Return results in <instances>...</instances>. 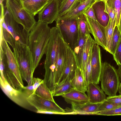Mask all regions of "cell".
I'll use <instances>...</instances> for the list:
<instances>
[{"label": "cell", "mask_w": 121, "mask_h": 121, "mask_svg": "<svg viewBox=\"0 0 121 121\" xmlns=\"http://www.w3.org/2000/svg\"><path fill=\"white\" fill-rule=\"evenodd\" d=\"M86 0H79L80 3Z\"/></svg>", "instance_id": "obj_46"}, {"label": "cell", "mask_w": 121, "mask_h": 121, "mask_svg": "<svg viewBox=\"0 0 121 121\" xmlns=\"http://www.w3.org/2000/svg\"><path fill=\"white\" fill-rule=\"evenodd\" d=\"M77 67L73 51L67 45L66 58L65 69L57 85H60L69 80H72Z\"/></svg>", "instance_id": "obj_14"}, {"label": "cell", "mask_w": 121, "mask_h": 121, "mask_svg": "<svg viewBox=\"0 0 121 121\" xmlns=\"http://www.w3.org/2000/svg\"><path fill=\"white\" fill-rule=\"evenodd\" d=\"M36 112L37 113L50 114H60V113L51 111H46L37 110Z\"/></svg>", "instance_id": "obj_41"}, {"label": "cell", "mask_w": 121, "mask_h": 121, "mask_svg": "<svg viewBox=\"0 0 121 121\" xmlns=\"http://www.w3.org/2000/svg\"><path fill=\"white\" fill-rule=\"evenodd\" d=\"M106 2L109 6L115 10L116 14L115 26H117L119 29L121 15V0H108Z\"/></svg>", "instance_id": "obj_27"}, {"label": "cell", "mask_w": 121, "mask_h": 121, "mask_svg": "<svg viewBox=\"0 0 121 121\" xmlns=\"http://www.w3.org/2000/svg\"><path fill=\"white\" fill-rule=\"evenodd\" d=\"M59 0H49L38 13V20L48 24L56 21L59 17Z\"/></svg>", "instance_id": "obj_12"}, {"label": "cell", "mask_w": 121, "mask_h": 121, "mask_svg": "<svg viewBox=\"0 0 121 121\" xmlns=\"http://www.w3.org/2000/svg\"><path fill=\"white\" fill-rule=\"evenodd\" d=\"M100 81L105 94L110 96L116 95L120 80L117 69L107 62L102 63Z\"/></svg>", "instance_id": "obj_6"}, {"label": "cell", "mask_w": 121, "mask_h": 121, "mask_svg": "<svg viewBox=\"0 0 121 121\" xmlns=\"http://www.w3.org/2000/svg\"><path fill=\"white\" fill-rule=\"evenodd\" d=\"M4 19L8 30L16 43L27 46L30 31L23 28L21 29L18 24L6 9L4 13Z\"/></svg>", "instance_id": "obj_9"}, {"label": "cell", "mask_w": 121, "mask_h": 121, "mask_svg": "<svg viewBox=\"0 0 121 121\" xmlns=\"http://www.w3.org/2000/svg\"><path fill=\"white\" fill-rule=\"evenodd\" d=\"M79 34L78 41L73 51L77 67L81 70L82 54L87 36H83L79 32Z\"/></svg>", "instance_id": "obj_21"}, {"label": "cell", "mask_w": 121, "mask_h": 121, "mask_svg": "<svg viewBox=\"0 0 121 121\" xmlns=\"http://www.w3.org/2000/svg\"><path fill=\"white\" fill-rule=\"evenodd\" d=\"M59 14L60 17L70 12L80 3L79 0H59Z\"/></svg>", "instance_id": "obj_24"}, {"label": "cell", "mask_w": 121, "mask_h": 121, "mask_svg": "<svg viewBox=\"0 0 121 121\" xmlns=\"http://www.w3.org/2000/svg\"><path fill=\"white\" fill-rule=\"evenodd\" d=\"M22 90L28 97L33 93V84L31 85H28L26 86H24L22 89Z\"/></svg>", "instance_id": "obj_40"}, {"label": "cell", "mask_w": 121, "mask_h": 121, "mask_svg": "<svg viewBox=\"0 0 121 121\" xmlns=\"http://www.w3.org/2000/svg\"><path fill=\"white\" fill-rule=\"evenodd\" d=\"M5 0H0V3H3Z\"/></svg>", "instance_id": "obj_47"}, {"label": "cell", "mask_w": 121, "mask_h": 121, "mask_svg": "<svg viewBox=\"0 0 121 121\" xmlns=\"http://www.w3.org/2000/svg\"><path fill=\"white\" fill-rule=\"evenodd\" d=\"M83 14L85 16L97 21L92 6L87 10Z\"/></svg>", "instance_id": "obj_39"}, {"label": "cell", "mask_w": 121, "mask_h": 121, "mask_svg": "<svg viewBox=\"0 0 121 121\" xmlns=\"http://www.w3.org/2000/svg\"><path fill=\"white\" fill-rule=\"evenodd\" d=\"M113 56L117 65L118 66H121V35L115 53Z\"/></svg>", "instance_id": "obj_34"}, {"label": "cell", "mask_w": 121, "mask_h": 121, "mask_svg": "<svg viewBox=\"0 0 121 121\" xmlns=\"http://www.w3.org/2000/svg\"><path fill=\"white\" fill-rule=\"evenodd\" d=\"M87 95L89 102L97 104L103 102L106 99V96L104 91L98 84L91 82L87 85Z\"/></svg>", "instance_id": "obj_16"}, {"label": "cell", "mask_w": 121, "mask_h": 121, "mask_svg": "<svg viewBox=\"0 0 121 121\" xmlns=\"http://www.w3.org/2000/svg\"><path fill=\"white\" fill-rule=\"evenodd\" d=\"M73 88L72 80H69L60 85H57L52 93V95L53 96H62Z\"/></svg>", "instance_id": "obj_28"}, {"label": "cell", "mask_w": 121, "mask_h": 121, "mask_svg": "<svg viewBox=\"0 0 121 121\" xmlns=\"http://www.w3.org/2000/svg\"><path fill=\"white\" fill-rule=\"evenodd\" d=\"M78 22L79 33L86 37L90 35L85 16L83 14L78 17Z\"/></svg>", "instance_id": "obj_30"}, {"label": "cell", "mask_w": 121, "mask_h": 121, "mask_svg": "<svg viewBox=\"0 0 121 121\" xmlns=\"http://www.w3.org/2000/svg\"><path fill=\"white\" fill-rule=\"evenodd\" d=\"M34 94L44 99L55 102L52 92L45 83L44 79L37 88Z\"/></svg>", "instance_id": "obj_26"}, {"label": "cell", "mask_w": 121, "mask_h": 121, "mask_svg": "<svg viewBox=\"0 0 121 121\" xmlns=\"http://www.w3.org/2000/svg\"><path fill=\"white\" fill-rule=\"evenodd\" d=\"M101 0H95L96 2L99 1Z\"/></svg>", "instance_id": "obj_49"}, {"label": "cell", "mask_w": 121, "mask_h": 121, "mask_svg": "<svg viewBox=\"0 0 121 121\" xmlns=\"http://www.w3.org/2000/svg\"><path fill=\"white\" fill-rule=\"evenodd\" d=\"M118 107L119 106L113 104L106 99L101 103L98 108V112L110 110Z\"/></svg>", "instance_id": "obj_35"}, {"label": "cell", "mask_w": 121, "mask_h": 121, "mask_svg": "<svg viewBox=\"0 0 121 121\" xmlns=\"http://www.w3.org/2000/svg\"><path fill=\"white\" fill-rule=\"evenodd\" d=\"M0 37L3 38L7 43H8L13 49L15 46L16 42L12 35L8 30L5 23L4 19V6L3 3L0 4Z\"/></svg>", "instance_id": "obj_18"}, {"label": "cell", "mask_w": 121, "mask_h": 121, "mask_svg": "<svg viewBox=\"0 0 121 121\" xmlns=\"http://www.w3.org/2000/svg\"><path fill=\"white\" fill-rule=\"evenodd\" d=\"M21 5H22L23 2L26 0H16Z\"/></svg>", "instance_id": "obj_44"}, {"label": "cell", "mask_w": 121, "mask_h": 121, "mask_svg": "<svg viewBox=\"0 0 121 121\" xmlns=\"http://www.w3.org/2000/svg\"><path fill=\"white\" fill-rule=\"evenodd\" d=\"M62 38L56 26L51 28L50 38L45 53L46 56L44 64L45 72L44 80L45 83L52 93L54 91L56 86V65Z\"/></svg>", "instance_id": "obj_1"}, {"label": "cell", "mask_w": 121, "mask_h": 121, "mask_svg": "<svg viewBox=\"0 0 121 121\" xmlns=\"http://www.w3.org/2000/svg\"><path fill=\"white\" fill-rule=\"evenodd\" d=\"M95 115L105 116L121 115V106L112 109L96 113Z\"/></svg>", "instance_id": "obj_33"}, {"label": "cell", "mask_w": 121, "mask_h": 121, "mask_svg": "<svg viewBox=\"0 0 121 121\" xmlns=\"http://www.w3.org/2000/svg\"><path fill=\"white\" fill-rule=\"evenodd\" d=\"M105 8L104 11L108 15L110 19L112 22H115L116 14L115 10L109 6L106 2H104Z\"/></svg>", "instance_id": "obj_36"}, {"label": "cell", "mask_w": 121, "mask_h": 121, "mask_svg": "<svg viewBox=\"0 0 121 121\" xmlns=\"http://www.w3.org/2000/svg\"><path fill=\"white\" fill-rule=\"evenodd\" d=\"M117 70L120 80L121 81V66H119Z\"/></svg>", "instance_id": "obj_42"}, {"label": "cell", "mask_w": 121, "mask_h": 121, "mask_svg": "<svg viewBox=\"0 0 121 121\" xmlns=\"http://www.w3.org/2000/svg\"><path fill=\"white\" fill-rule=\"evenodd\" d=\"M5 8L18 24L30 31L36 22L34 16L27 12L16 0H6Z\"/></svg>", "instance_id": "obj_7"}, {"label": "cell", "mask_w": 121, "mask_h": 121, "mask_svg": "<svg viewBox=\"0 0 121 121\" xmlns=\"http://www.w3.org/2000/svg\"><path fill=\"white\" fill-rule=\"evenodd\" d=\"M92 7L94 10L97 21L103 26L106 27L110 20L108 14L104 11L105 2L102 1L96 2Z\"/></svg>", "instance_id": "obj_17"}, {"label": "cell", "mask_w": 121, "mask_h": 121, "mask_svg": "<svg viewBox=\"0 0 121 121\" xmlns=\"http://www.w3.org/2000/svg\"><path fill=\"white\" fill-rule=\"evenodd\" d=\"M22 79L28 85L33 84V61L32 55L28 46L16 43L13 49Z\"/></svg>", "instance_id": "obj_4"}, {"label": "cell", "mask_w": 121, "mask_h": 121, "mask_svg": "<svg viewBox=\"0 0 121 121\" xmlns=\"http://www.w3.org/2000/svg\"><path fill=\"white\" fill-rule=\"evenodd\" d=\"M43 80H42L38 78H33V93L32 94L35 93L36 90Z\"/></svg>", "instance_id": "obj_38"}, {"label": "cell", "mask_w": 121, "mask_h": 121, "mask_svg": "<svg viewBox=\"0 0 121 121\" xmlns=\"http://www.w3.org/2000/svg\"><path fill=\"white\" fill-rule=\"evenodd\" d=\"M48 24L38 20L30 31L27 46L32 55L33 74L46 53L49 41L51 28Z\"/></svg>", "instance_id": "obj_2"}, {"label": "cell", "mask_w": 121, "mask_h": 121, "mask_svg": "<svg viewBox=\"0 0 121 121\" xmlns=\"http://www.w3.org/2000/svg\"><path fill=\"white\" fill-rule=\"evenodd\" d=\"M27 99L30 104L37 110L51 111L60 114H66L65 109L60 107L55 102L44 99L35 94H32Z\"/></svg>", "instance_id": "obj_10"}, {"label": "cell", "mask_w": 121, "mask_h": 121, "mask_svg": "<svg viewBox=\"0 0 121 121\" xmlns=\"http://www.w3.org/2000/svg\"><path fill=\"white\" fill-rule=\"evenodd\" d=\"M78 17L74 16L60 17L56 21V26L58 29L64 41L72 51L79 38Z\"/></svg>", "instance_id": "obj_5"}, {"label": "cell", "mask_w": 121, "mask_h": 121, "mask_svg": "<svg viewBox=\"0 0 121 121\" xmlns=\"http://www.w3.org/2000/svg\"><path fill=\"white\" fill-rule=\"evenodd\" d=\"M101 103L93 104L89 102L82 104H72V109L74 114L95 115Z\"/></svg>", "instance_id": "obj_19"}, {"label": "cell", "mask_w": 121, "mask_h": 121, "mask_svg": "<svg viewBox=\"0 0 121 121\" xmlns=\"http://www.w3.org/2000/svg\"><path fill=\"white\" fill-rule=\"evenodd\" d=\"M0 48L5 56L7 65L2 68L1 73L5 79L13 88L22 89L24 87L18 65L14 55L7 42L0 37Z\"/></svg>", "instance_id": "obj_3"}, {"label": "cell", "mask_w": 121, "mask_h": 121, "mask_svg": "<svg viewBox=\"0 0 121 121\" xmlns=\"http://www.w3.org/2000/svg\"><path fill=\"white\" fill-rule=\"evenodd\" d=\"M108 0H101L100 1H102L104 2H107Z\"/></svg>", "instance_id": "obj_48"}, {"label": "cell", "mask_w": 121, "mask_h": 121, "mask_svg": "<svg viewBox=\"0 0 121 121\" xmlns=\"http://www.w3.org/2000/svg\"><path fill=\"white\" fill-rule=\"evenodd\" d=\"M91 64V82L98 84L100 81L102 62L100 48L99 45L95 42L92 48Z\"/></svg>", "instance_id": "obj_13"}, {"label": "cell", "mask_w": 121, "mask_h": 121, "mask_svg": "<svg viewBox=\"0 0 121 121\" xmlns=\"http://www.w3.org/2000/svg\"><path fill=\"white\" fill-rule=\"evenodd\" d=\"M49 0H26L22 5L29 13L34 16L41 10Z\"/></svg>", "instance_id": "obj_20"}, {"label": "cell", "mask_w": 121, "mask_h": 121, "mask_svg": "<svg viewBox=\"0 0 121 121\" xmlns=\"http://www.w3.org/2000/svg\"><path fill=\"white\" fill-rule=\"evenodd\" d=\"M115 22H113L110 19L109 23L106 27L107 39V50L106 51L110 53L111 43Z\"/></svg>", "instance_id": "obj_32"}, {"label": "cell", "mask_w": 121, "mask_h": 121, "mask_svg": "<svg viewBox=\"0 0 121 121\" xmlns=\"http://www.w3.org/2000/svg\"><path fill=\"white\" fill-rule=\"evenodd\" d=\"M119 29L121 32V15L120 17Z\"/></svg>", "instance_id": "obj_45"}, {"label": "cell", "mask_w": 121, "mask_h": 121, "mask_svg": "<svg viewBox=\"0 0 121 121\" xmlns=\"http://www.w3.org/2000/svg\"><path fill=\"white\" fill-rule=\"evenodd\" d=\"M0 87L5 94L19 106L26 109L32 110V106L28 102V97L22 89H16L12 87L5 79L0 78Z\"/></svg>", "instance_id": "obj_8"}, {"label": "cell", "mask_w": 121, "mask_h": 121, "mask_svg": "<svg viewBox=\"0 0 121 121\" xmlns=\"http://www.w3.org/2000/svg\"><path fill=\"white\" fill-rule=\"evenodd\" d=\"M120 95H121V83H120L118 91Z\"/></svg>", "instance_id": "obj_43"}, {"label": "cell", "mask_w": 121, "mask_h": 121, "mask_svg": "<svg viewBox=\"0 0 121 121\" xmlns=\"http://www.w3.org/2000/svg\"><path fill=\"white\" fill-rule=\"evenodd\" d=\"M95 42L90 35L87 36L85 44L82 55V71L85 69L90 50Z\"/></svg>", "instance_id": "obj_25"}, {"label": "cell", "mask_w": 121, "mask_h": 121, "mask_svg": "<svg viewBox=\"0 0 121 121\" xmlns=\"http://www.w3.org/2000/svg\"><path fill=\"white\" fill-rule=\"evenodd\" d=\"M85 16L89 32L94 37L95 42L106 51V27L102 26L97 21Z\"/></svg>", "instance_id": "obj_11"}, {"label": "cell", "mask_w": 121, "mask_h": 121, "mask_svg": "<svg viewBox=\"0 0 121 121\" xmlns=\"http://www.w3.org/2000/svg\"><path fill=\"white\" fill-rule=\"evenodd\" d=\"M106 99L115 105L118 106H121V95L108 97Z\"/></svg>", "instance_id": "obj_37"}, {"label": "cell", "mask_w": 121, "mask_h": 121, "mask_svg": "<svg viewBox=\"0 0 121 121\" xmlns=\"http://www.w3.org/2000/svg\"><path fill=\"white\" fill-rule=\"evenodd\" d=\"M95 2V0H85L80 3L71 11L60 17H64L71 16L78 17L83 14Z\"/></svg>", "instance_id": "obj_22"}, {"label": "cell", "mask_w": 121, "mask_h": 121, "mask_svg": "<svg viewBox=\"0 0 121 121\" xmlns=\"http://www.w3.org/2000/svg\"><path fill=\"white\" fill-rule=\"evenodd\" d=\"M121 35V32L117 26L114 27L111 43L110 53L113 55L115 53Z\"/></svg>", "instance_id": "obj_29"}, {"label": "cell", "mask_w": 121, "mask_h": 121, "mask_svg": "<svg viewBox=\"0 0 121 121\" xmlns=\"http://www.w3.org/2000/svg\"><path fill=\"white\" fill-rule=\"evenodd\" d=\"M93 47L90 50L84 70L82 72L83 76L87 86L91 82V59Z\"/></svg>", "instance_id": "obj_31"}, {"label": "cell", "mask_w": 121, "mask_h": 121, "mask_svg": "<svg viewBox=\"0 0 121 121\" xmlns=\"http://www.w3.org/2000/svg\"><path fill=\"white\" fill-rule=\"evenodd\" d=\"M72 82L74 89L82 92H86L87 86L82 71L78 67L76 69Z\"/></svg>", "instance_id": "obj_23"}, {"label": "cell", "mask_w": 121, "mask_h": 121, "mask_svg": "<svg viewBox=\"0 0 121 121\" xmlns=\"http://www.w3.org/2000/svg\"><path fill=\"white\" fill-rule=\"evenodd\" d=\"M68 104H82L89 102V99L85 92L73 88L62 96Z\"/></svg>", "instance_id": "obj_15"}]
</instances>
